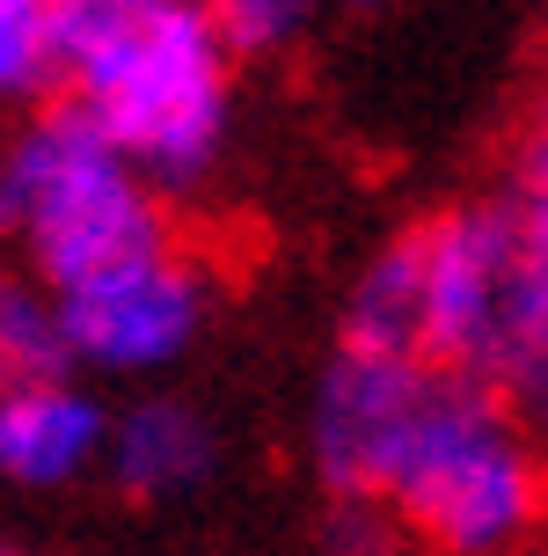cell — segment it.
Returning <instances> with one entry per match:
<instances>
[{
	"instance_id": "8fae6325",
	"label": "cell",
	"mask_w": 548,
	"mask_h": 556,
	"mask_svg": "<svg viewBox=\"0 0 548 556\" xmlns=\"http://www.w3.org/2000/svg\"><path fill=\"white\" fill-rule=\"evenodd\" d=\"M497 198L520 220L526 293H534V307H548V96H541V111L520 125V139H512V168H505V191Z\"/></svg>"
},
{
	"instance_id": "5bb4252c",
	"label": "cell",
	"mask_w": 548,
	"mask_h": 556,
	"mask_svg": "<svg viewBox=\"0 0 548 556\" xmlns=\"http://www.w3.org/2000/svg\"><path fill=\"white\" fill-rule=\"evenodd\" d=\"M81 15H117V8H146V0H74Z\"/></svg>"
},
{
	"instance_id": "277c9868",
	"label": "cell",
	"mask_w": 548,
	"mask_h": 556,
	"mask_svg": "<svg viewBox=\"0 0 548 556\" xmlns=\"http://www.w3.org/2000/svg\"><path fill=\"white\" fill-rule=\"evenodd\" d=\"M0 235L52 293L176 250L162 191L74 103H44L0 147Z\"/></svg>"
},
{
	"instance_id": "ba28073f",
	"label": "cell",
	"mask_w": 548,
	"mask_h": 556,
	"mask_svg": "<svg viewBox=\"0 0 548 556\" xmlns=\"http://www.w3.org/2000/svg\"><path fill=\"white\" fill-rule=\"evenodd\" d=\"M213 469H219V432L191 410V403H176V395H146V403H132V410H117V425H110L103 476L132 505L191 498V491H205Z\"/></svg>"
},
{
	"instance_id": "6da1fadb",
	"label": "cell",
	"mask_w": 548,
	"mask_h": 556,
	"mask_svg": "<svg viewBox=\"0 0 548 556\" xmlns=\"http://www.w3.org/2000/svg\"><path fill=\"white\" fill-rule=\"evenodd\" d=\"M66 103L154 184H197L227 147L234 117V52L197 0H146L117 15L74 8Z\"/></svg>"
},
{
	"instance_id": "8992f818",
	"label": "cell",
	"mask_w": 548,
	"mask_h": 556,
	"mask_svg": "<svg viewBox=\"0 0 548 556\" xmlns=\"http://www.w3.org/2000/svg\"><path fill=\"white\" fill-rule=\"evenodd\" d=\"M205 307H213V286L183 250H154L139 264H117V271L88 278L74 293H59L74 366H88V374H162V366H176L205 330Z\"/></svg>"
},
{
	"instance_id": "7a4b0ae2",
	"label": "cell",
	"mask_w": 548,
	"mask_h": 556,
	"mask_svg": "<svg viewBox=\"0 0 548 556\" xmlns=\"http://www.w3.org/2000/svg\"><path fill=\"white\" fill-rule=\"evenodd\" d=\"M520 278H526V250L505 198L424 213L366 256V271L344 293L336 344L483 381L505 330H512Z\"/></svg>"
},
{
	"instance_id": "7c38bea8",
	"label": "cell",
	"mask_w": 548,
	"mask_h": 556,
	"mask_svg": "<svg viewBox=\"0 0 548 556\" xmlns=\"http://www.w3.org/2000/svg\"><path fill=\"white\" fill-rule=\"evenodd\" d=\"M213 29L227 37L234 59H278L307 37V23L322 15V0H197Z\"/></svg>"
},
{
	"instance_id": "9a60e30c",
	"label": "cell",
	"mask_w": 548,
	"mask_h": 556,
	"mask_svg": "<svg viewBox=\"0 0 548 556\" xmlns=\"http://www.w3.org/2000/svg\"><path fill=\"white\" fill-rule=\"evenodd\" d=\"M344 8H352V15H373V8H387V0H344Z\"/></svg>"
},
{
	"instance_id": "5b68a950",
	"label": "cell",
	"mask_w": 548,
	"mask_h": 556,
	"mask_svg": "<svg viewBox=\"0 0 548 556\" xmlns=\"http://www.w3.org/2000/svg\"><path fill=\"white\" fill-rule=\"evenodd\" d=\"M438 389V366L417 359H381V352H352L336 344L307 403V462L329 498L381 505L395 454L410 446L417 417Z\"/></svg>"
},
{
	"instance_id": "30bf717a",
	"label": "cell",
	"mask_w": 548,
	"mask_h": 556,
	"mask_svg": "<svg viewBox=\"0 0 548 556\" xmlns=\"http://www.w3.org/2000/svg\"><path fill=\"white\" fill-rule=\"evenodd\" d=\"M74 0H0V103H37L66 81Z\"/></svg>"
},
{
	"instance_id": "9c48e42d",
	"label": "cell",
	"mask_w": 548,
	"mask_h": 556,
	"mask_svg": "<svg viewBox=\"0 0 548 556\" xmlns=\"http://www.w3.org/2000/svg\"><path fill=\"white\" fill-rule=\"evenodd\" d=\"M52 374H74L59 293L29 264H0V389L52 381Z\"/></svg>"
},
{
	"instance_id": "2e32d148",
	"label": "cell",
	"mask_w": 548,
	"mask_h": 556,
	"mask_svg": "<svg viewBox=\"0 0 548 556\" xmlns=\"http://www.w3.org/2000/svg\"><path fill=\"white\" fill-rule=\"evenodd\" d=\"M0 556H29V549H23V542H8V534H0Z\"/></svg>"
},
{
	"instance_id": "52a82bcc",
	"label": "cell",
	"mask_w": 548,
	"mask_h": 556,
	"mask_svg": "<svg viewBox=\"0 0 548 556\" xmlns=\"http://www.w3.org/2000/svg\"><path fill=\"white\" fill-rule=\"evenodd\" d=\"M110 425L117 417L74 381H15L0 389V483L15 491H66L88 469L110 462Z\"/></svg>"
},
{
	"instance_id": "3957f363",
	"label": "cell",
	"mask_w": 548,
	"mask_h": 556,
	"mask_svg": "<svg viewBox=\"0 0 548 556\" xmlns=\"http://www.w3.org/2000/svg\"><path fill=\"white\" fill-rule=\"evenodd\" d=\"M381 505L432 556H526L548 528V440L468 374H438Z\"/></svg>"
},
{
	"instance_id": "4fadbf2b",
	"label": "cell",
	"mask_w": 548,
	"mask_h": 556,
	"mask_svg": "<svg viewBox=\"0 0 548 556\" xmlns=\"http://www.w3.org/2000/svg\"><path fill=\"white\" fill-rule=\"evenodd\" d=\"M403 520L387 505H358V498H329L322 513V556H403Z\"/></svg>"
}]
</instances>
